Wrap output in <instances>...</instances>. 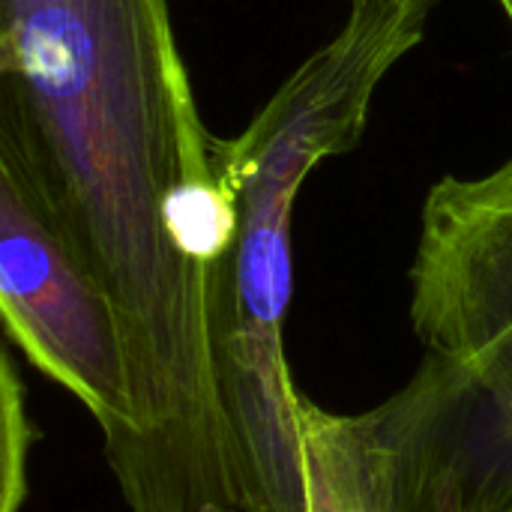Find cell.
Here are the masks:
<instances>
[{
	"mask_svg": "<svg viewBox=\"0 0 512 512\" xmlns=\"http://www.w3.org/2000/svg\"><path fill=\"white\" fill-rule=\"evenodd\" d=\"M0 129L108 294L132 432L108 456L129 512H249L216 357L219 273L171 201L219 177L168 0H0Z\"/></svg>",
	"mask_w": 512,
	"mask_h": 512,
	"instance_id": "obj_1",
	"label": "cell"
},
{
	"mask_svg": "<svg viewBox=\"0 0 512 512\" xmlns=\"http://www.w3.org/2000/svg\"><path fill=\"white\" fill-rule=\"evenodd\" d=\"M423 360L372 408L393 512H512V162L438 180L408 270Z\"/></svg>",
	"mask_w": 512,
	"mask_h": 512,
	"instance_id": "obj_2",
	"label": "cell"
},
{
	"mask_svg": "<svg viewBox=\"0 0 512 512\" xmlns=\"http://www.w3.org/2000/svg\"><path fill=\"white\" fill-rule=\"evenodd\" d=\"M0 312L12 345L96 420L105 459L132 432L114 306L87 270L18 138L0 129Z\"/></svg>",
	"mask_w": 512,
	"mask_h": 512,
	"instance_id": "obj_3",
	"label": "cell"
},
{
	"mask_svg": "<svg viewBox=\"0 0 512 512\" xmlns=\"http://www.w3.org/2000/svg\"><path fill=\"white\" fill-rule=\"evenodd\" d=\"M306 512H393L375 414H333L300 399Z\"/></svg>",
	"mask_w": 512,
	"mask_h": 512,
	"instance_id": "obj_4",
	"label": "cell"
},
{
	"mask_svg": "<svg viewBox=\"0 0 512 512\" xmlns=\"http://www.w3.org/2000/svg\"><path fill=\"white\" fill-rule=\"evenodd\" d=\"M3 417H6V453H15V465L3 474V512H18L27 495V450H30V420L24 411L21 381L9 354L3 357Z\"/></svg>",
	"mask_w": 512,
	"mask_h": 512,
	"instance_id": "obj_5",
	"label": "cell"
},
{
	"mask_svg": "<svg viewBox=\"0 0 512 512\" xmlns=\"http://www.w3.org/2000/svg\"><path fill=\"white\" fill-rule=\"evenodd\" d=\"M501 3V9L507 12V18H510V24H512V0H498Z\"/></svg>",
	"mask_w": 512,
	"mask_h": 512,
	"instance_id": "obj_6",
	"label": "cell"
}]
</instances>
